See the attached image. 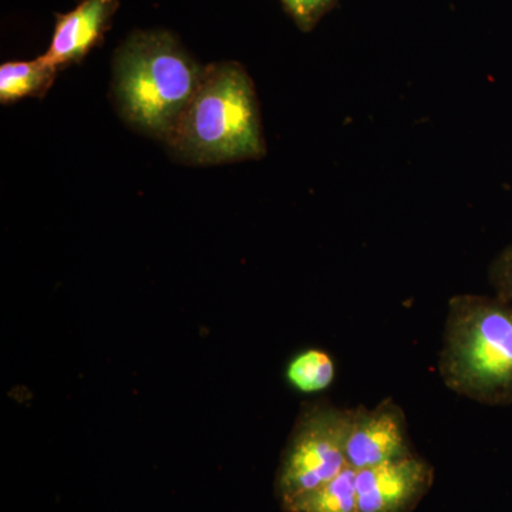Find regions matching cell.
<instances>
[{"label":"cell","instance_id":"obj_1","mask_svg":"<svg viewBox=\"0 0 512 512\" xmlns=\"http://www.w3.org/2000/svg\"><path fill=\"white\" fill-rule=\"evenodd\" d=\"M439 375L485 406L512 403V305L500 296L456 295L448 302Z\"/></svg>","mask_w":512,"mask_h":512},{"label":"cell","instance_id":"obj_2","mask_svg":"<svg viewBox=\"0 0 512 512\" xmlns=\"http://www.w3.org/2000/svg\"><path fill=\"white\" fill-rule=\"evenodd\" d=\"M168 140L200 163L262 156L261 119L247 72L237 63L205 69Z\"/></svg>","mask_w":512,"mask_h":512},{"label":"cell","instance_id":"obj_3","mask_svg":"<svg viewBox=\"0 0 512 512\" xmlns=\"http://www.w3.org/2000/svg\"><path fill=\"white\" fill-rule=\"evenodd\" d=\"M201 70L170 36L134 37L121 50L116 93L128 120L168 138L200 86Z\"/></svg>","mask_w":512,"mask_h":512},{"label":"cell","instance_id":"obj_4","mask_svg":"<svg viewBox=\"0 0 512 512\" xmlns=\"http://www.w3.org/2000/svg\"><path fill=\"white\" fill-rule=\"evenodd\" d=\"M350 420L352 409H339L329 403L302 407L276 474L279 503L315 490L349 467L346 440Z\"/></svg>","mask_w":512,"mask_h":512},{"label":"cell","instance_id":"obj_5","mask_svg":"<svg viewBox=\"0 0 512 512\" xmlns=\"http://www.w3.org/2000/svg\"><path fill=\"white\" fill-rule=\"evenodd\" d=\"M414 454L406 413L393 399L387 397L373 409L353 407L346 440L349 467L366 470Z\"/></svg>","mask_w":512,"mask_h":512},{"label":"cell","instance_id":"obj_6","mask_svg":"<svg viewBox=\"0 0 512 512\" xmlns=\"http://www.w3.org/2000/svg\"><path fill=\"white\" fill-rule=\"evenodd\" d=\"M434 468L417 454L357 471L359 512H413L430 493Z\"/></svg>","mask_w":512,"mask_h":512},{"label":"cell","instance_id":"obj_7","mask_svg":"<svg viewBox=\"0 0 512 512\" xmlns=\"http://www.w3.org/2000/svg\"><path fill=\"white\" fill-rule=\"evenodd\" d=\"M114 9V0H84L73 12L60 18L43 60L50 66L80 59L97 42Z\"/></svg>","mask_w":512,"mask_h":512},{"label":"cell","instance_id":"obj_8","mask_svg":"<svg viewBox=\"0 0 512 512\" xmlns=\"http://www.w3.org/2000/svg\"><path fill=\"white\" fill-rule=\"evenodd\" d=\"M355 468L342 473L315 490L281 504L284 512H359Z\"/></svg>","mask_w":512,"mask_h":512},{"label":"cell","instance_id":"obj_9","mask_svg":"<svg viewBox=\"0 0 512 512\" xmlns=\"http://www.w3.org/2000/svg\"><path fill=\"white\" fill-rule=\"evenodd\" d=\"M55 67L43 57L32 62H10L0 66V100L2 103L40 96L49 89L55 77Z\"/></svg>","mask_w":512,"mask_h":512},{"label":"cell","instance_id":"obj_10","mask_svg":"<svg viewBox=\"0 0 512 512\" xmlns=\"http://www.w3.org/2000/svg\"><path fill=\"white\" fill-rule=\"evenodd\" d=\"M335 377V362L325 350H303L286 367V380L293 389L301 393L323 392L333 383Z\"/></svg>","mask_w":512,"mask_h":512},{"label":"cell","instance_id":"obj_11","mask_svg":"<svg viewBox=\"0 0 512 512\" xmlns=\"http://www.w3.org/2000/svg\"><path fill=\"white\" fill-rule=\"evenodd\" d=\"M488 278L495 295L512 305V244L504 248L491 262Z\"/></svg>","mask_w":512,"mask_h":512},{"label":"cell","instance_id":"obj_12","mask_svg":"<svg viewBox=\"0 0 512 512\" xmlns=\"http://www.w3.org/2000/svg\"><path fill=\"white\" fill-rule=\"evenodd\" d=\"M302 26H311L326 12L332 0H282Z\"/></svg>","mask_w":512,"mask_h":512}]
</instances>
